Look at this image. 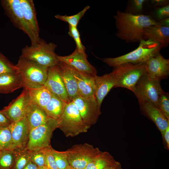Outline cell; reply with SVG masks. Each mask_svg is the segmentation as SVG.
Wrapping results in <instances>:
<instances>
[{"mask_svg":"<svg viewBox=\"0 0 169 169\" xmlns=\"http://www.w3.org/2000/svg\"><path fill=\"white\" fill-rule=\"evenodd\" d=\"M38 168L35 164L29 161L23 169H38Z\"/></svg>","mask_w":169,"mask_h":169,"instance_id":"obj_43","label":"cell"},{"mask_svg":"<svg viewBox=\"0 0 169 169\" xmlns=\"http://www.w3.org/2000/svg\"><path fill=\"white\" fill-rule=\"evenodd\" d=\"M146 2L145 0H132L130 1L124 12L134 15H141L143 12V6Z\"/></svg>","mask_w":169,"mask_h":169,"instance_id":"obj_34","label":"cell"},{"mask_svg":"<svg viewBox=\"0 0 169 169\" xmlns=\"http://www.w3.org/2000/svg\"><path fill=\"white\" fill-rule=\"evenodd\" d=\"M72 101L85 124L91 126L97 122L101 112L95 96L87 98L78 96Z\"/></svg>","mask_w":169,"mask_h":169,"instance_id":"obj_11","label":"cell"},{"mask_svg":"<svg viewBox=\"0 0 169 169\" xmlns=\"http://www.w3.org/2000/svg\"><path fill=\"white\" fill-rule=\"evenodd\" d=\"M31 100L44 109L50 100L52 93L44 86L35 89H28Z\"/></svg>","mask_w":169,"mask_h":169,"instance_id":"obj_27","label":"cell"},{"mask_svg":"<svg viewBox=\"0 0 169 169\" xmlns=\"http://www.w3.org/2000/svg\"><path fill=\"white\" fill-rule=\"evenodd\" d=\"M23 87L20 74H6L0 75V93H12Z\"/></svg>","mask_w":169,"mask_h":169,"instance_id":"obj_24","label":"cell"},{"mask_svg":"<svg viewBox=\"0 0 169 169\" xmlns=\"http://www.w3.org/2000/svg\"><path fill=\"white\" fill-rule=\"evenodd\" d=\"M29 160L38 167L45 166V156L43 149L29 151Z\"/></svg>","mask_w":169,"mask_h":169,"instance_id":"obj_36","label":"cell"},{"mask_svg":"<svg viewBox=\"0 0 169 169\" xmlns=\"http://www.w3.org/2000/svg\"><path fill=\"white\" fill-rule=\"evenodd\" d=\"M85 51H79L76 48L70 54L65 56L58 55V61L62 62L75 70L95 76L97 71L89 62Z\"/></svg>","mask_w":169,"mask_h":169,"instance_id":"obj_13","label":"cell"},{"mask_svg":"<svg viewBox=\"0 0 169 169\" xmlns=\"http://www.w3.org/2000/svg\"><path fill=\"white\" fill-rule=\"evenodd\" d=\"M0 146L3 150H14L12 135L8 127L0 128Z\"/></svg>","mask_w":169,"mask_h":169,"instance_id":"obj_31","label":"cell"},{"mask_svg":"<svg viewBox=\"0 0 169 169\" xmlns=\"http://www.w3.org/2000/svg\"><path fill=\"white\" fill-rule=\"evenodd\" d=\"M52 153L58 169H67L69 166L65 151H58L53 148Z\"/></svg>","mask_w":169,"mask_h":169,"instance_id":"obj_33","label":"cell"},{"mask_svg":"<svg viewBox=\"0 0 169 169\" xmlns=\"http://www.w3.org/2000/svg\"><path fill=\"white\" fill-rule=\"evenodd\" d=\"M38 169H49L46 166H44L41 167H39Z\"/></svg>","mask_w":169,"mask_h":169,"instance_id":"obj_46","label":"cell"},{"mask_svg":"<svg viewBox=\"0 0 169 169\" xmlns=\"http://www.w3.org/2000/svg\"><path fill=\"white\" fill-rule=\"evenodd\" d=\"M90 8V7L87 6L82 10L75 14L71 16L57 14L54 17L57 19L68 23L69 26L77 27L80 20Z\"/></svg>","mask_w":169,"mask_h":169,"instance_id":"obj_29","label":"cell"},{"mask_svg":"<svg viewBox=\"0 0 169 169\" xmlns=\"http://www.w3.org/2000/svg\"><path fill=\"white\" fill-rule=\"evenodd\" d=\"M52 149L51 146L43 149L45 156V166L49 169H58L53 154Z\"/></svg>","mask_w":169,"mask_h":169,"instance_id":"obj_38","label":"cell"},{"mask_svg":"<svg viewBox=\"0 0 169 169\" xmlns=\"http://www.w3.org/2000/svg\"><path fill=\"white\" fill-rule=\"evenodd\" d=\"M143 39L157 43L163 48L167 47L169 43V27L163 26L159 24L148 27L145 30Z\"/></svg>","mask_w":169,"mask_h":169,"instance_id":"obj_21","label":"cell"},{"mask_svg":"<svg viewBox=\"0 0 169 169\" xmlns=\"http://www.w3.org/2000/svg\"><path fill=\"white\" fill-rule=\"evenodd\" d=\"M12 122L0 111V128L8 127Z\"/></svg>","mask_w":169,"mask_h":169,"instance_id":"obj_40","label":"cell"},{"mask_svg":"<svg viewBox=\"0 0 169 169\" xmlns=\"http://www.w3.org/2000/svg\"><path fill=\"white\" fill-rule=\"evenodd\" d=\"M56 44L47 43L40 38L35 43L26 45L22 50L21 56L42 66L47 67L57 65L59 62L55 53Z\"/></svg>","mask_w":169,"mask_h":169,"instance_id":"obj_3","label":"cell"},{"mask_svg":"<svg viewBox=\"0 0 169 169\" xmlns=\"http://www.w3.org/2000/svg\"><path fill=\"white\" fill-rule=\"evenodd\" d=\"M150 2L152 7L156 8L169 4V2L167 0H152Z\"/></svg>","mask_w":169,"mask_h":169,"instance_id":"obj_41","label":"cell"},{"mask_svg":"<svg viewBox=\"0 0 169 169\" xmlns=\"http://www.w3.org/2000/svg\"><path fill=\"white\" fill-rule=\"evenodd\" d=\"M44 86L52 94L57 96L67 103L71 102L61 77L59 67L57 64L48 68L47 77Z\"/></svg>","mask_w":169,"mask_h":169,"instance_id":"obj_14","label":"cell"},{"mask_svg":"<svg viewBox=\"0 0 169 169\" xmlns=\"http://www.w3.org/2000/svg\"><path fill=\"white\" fill-rule=\"evenodd\" d=\"M57 120L58 128L66 137H73L86 132L90 127L84 122L72 101L67 104L63 112Z\"/></svg>","mask_w":169,"mask_h":169,"instance_id":"obj_6","label":"cell"},{"mask_svg":"<svg viewBox=\"0 0 169 169\" xmlns=\"http://www.w3.org/2000/svg\"><path fill=\"white\" fill-rule=\"evenodd\" d=\"M15 157L12 169H23L29 160V151L26 148L14 150Z\"/></svg>","mask_w":169,"mask_h":169,"instance_id":"obj_28","label":"cell"},{"mask_svg":"<svg viewBox=\"0 0 169 169\" xmlns=\"http://www.w3.org/2000/svg\"><path fill=\"white\" fill-rule=\"evenodd\" d=\"M139 104L141 111L155 124L163 138L166 130L169 126V120L151 102L144 101L139 102Z\"/></svg>","mask_w":169,"mask_h":169,"instance_id":"obj_17","label":"cell"},{"mask_svg":"<svg viewBox=\"0 0 169 169\" xmlns=\"http://www.w3.org/2000/svg\"><path fill=\"white\" fill-rule=\"evenodd\" d=\"M163 91L160 82L151 79L146 74L140 79L135 86L133 93L139 103L148 101L158 108L159 97Z\"/></svg>","mask_w":169,"mask_h":169,"instance_id":"obj_10","label":"cell"},{"mask_svg":"<svg viewBox=\"0 0 169 169\" xmlns=\"http://www.w3.org/2000/svg\"><path fill=\"white\" fill-rule=\"evenodd\" d=\"M105 169H123L121 163L119 162L114 165Z\"/></svg>","mask_w":169,"mask_h":169,"instance_id":"obj_45","label":"cell"},{"mask_svg":"<svg viewBox=\"0 0 169 169\" xmlns=\"http://www.w3.org/2000/svg\"><path fill=\"white\" fill-rule=\"evenodd\" d=\"M19 73V69L17 66L12 64L0 52V75Z\"/></svg>","mask_w":169,"mask_h":169,"instance_id":"obj_32","label":"cell"},{"mask_svg":"<svg viewBox=\"0 0 169 169\" xmlns=\"http://www.w3.org/2000/svg\"><path fill=\"white\" fill-rule=\"evenodd\" d=\"M14 157V150H2L0 152V169H12Z\"/></svg>","mask_w":169,"mask_h":169,"instance_id":"obj_30","label":"cell"},{"mask_svg":"<svg viewBox=\"0 0 169 169\" xmlns=\"http://www.w3.org/2000/svg\"><path fill=\"white\" fill-rule=\"evenodd\" d=\"M95 96L99 107L100 108L104 98L111 89L115 88V82L111 73L101 76L97 75L95 76Z\"/></svg>","mask_w":169,"mask_h":169,"instance_id":"obj_20","label":"cell"},{"mask_svg":"<svg viewBox=\"0 0 169 169\" xmlns=\"http://www.w3.org/2000/svg\"><path fill=\"white\" fill-rule=\"evenodd\" d=\"M158 22L161 26L169 27V18L162 19Z\"/></svg>","mask_w":169,"mask_h":169,"instance_id":"obj_44","label":"cell"},{"mask_svg":"<svg viewBox=\"0 0 169 169\" xmlns=\"http://www.w3.org/2000/svg\"><path fill=\"white\" fill-rule=\"evenodd\" d=\"M67 169H78L77 168H76L74 167H73L70 165L68 167Z\"/></svg>","mask_w":169,"mask_h":169,"instance_id":"obj_47","label":"cell"},{"mask_svg":"<svg viewBox=\"0 0 169 169\" xmlns=\"http://www.w3.org/2000/svg\"><path fill=\"white\" fill-rule=\"evenodd\" d=\"M158 109L166 118L169 120V94L163 91L159 95L158 100Z\"/></svg>","mask_w":169,"mask_h":169,"instance_id":"obj_35","label":"cell"},{"mask_svg":"<svg viewBox=\"0 0 169 169\" xmlns=\"http://www.w3.org/2000/svg\"><path fill=\"white\" fill-rule=\"evenodd\" d=\"M65 151L70 166L84 169L101 151L97 147L85 143L74 145Z\"/></svg>","mask_w":169,"mask_h":169,"instance_id":"obj_8","label":"cell"},{"mask_svg":"<svg viewBox=\"0 0 169 169\" xmlns=\"http://www.w3.org/2000/svg\"><path fill=\"white\" fill-rule=\"evenodd\" d=\"M1 4L6 14L13 25L23 31L30 38L31 44L35 43L39 39L25 21L19 0H3Z\"/></svg>","mask_w":169,"mask_h":169,"instance_id":"obj_9","label":"cell"},{"mask_svg":"<svg viewBox=\"0 0 169 169\" xmlns=\"http://www.w3.org/2000/svg\"><path fill=\"white\" fill-rule=\"evenodd\" d=\"M67 103L52 94L50 100L44 110L49 117L57 120L63 112Z\"/></svg>","mask_w":169,"mask_h":169,"instance_id":"obj_26","label":"cell"},{"mask_svg":"<svg viewBox=\"0 0 169 169\" xmlns=\"http://www.w3.org/2000/svg\"><path fill=\"white\" fill-rule=\"evenodd\" d=\"M31 100L28 89L24 88L21 94L0 111L12 122L17 121L25 117Z\"/></svg>","mask_w":169,"mask_h":169,"instance_id":"obj_12","label":"cell"},{"mask_svg":"<svg viewBox=\"0 0 169 169\" xmlns=\"http://www.w3.org/2000/svg\"><path fill=\"white\" fill-rule=\"evenodd\" d=\"M68 33L75 41L76 46V48L79 51H85V47L81 42L80 35L77 27L69 26Z\"/></svg>","mask_w":169,"mask_h":169,"instance_id":"obj_37","label":"cell"},{"mask_svg":"<svg viewBox=\"0 0 169 169\" xmlns=\"http://www.w3.org/2000/svg\"><path fill=\"white\" fill-rule=\"evenodd\" d=\"M113 68L110 73L115 81V88H125L133 92L140 79L147 73L146 62L125 64Z\"/></svg>","mask_w":169,"mask_h":169,"instance_id":"obj_4","label":"cell"},{"mask_svg":"<svg viewBox=\"0 0 169 169\" xmlns=\"http://www.w3.org/2000/svg\"><path fill=\"white\" fill-rule=\"evenodd\" d=\"M116 13L114 16L117 29L116 36L126 43L139 42L143 39L146 28L159 24L150 15H134L119 10Z\"/></svg>","mask_w":169,"mask_h":169,"instance_id":"obj_1","label":"cell"},{"mask_svg":"<svg viewBox=\"0 0 169 169\" xmlns=\"http://www.w3.org/2000/svg\"><path fill=\"white\" fill-rule=\"evenodd\" d=\"M8 127L12 135L14 150L25 148L30 131L25 117L12 122Z\"/></svg>","mask_w":169,"mask_h":169,"instance_id":"obj_16","label":"cell"},{"mask_svg":"<svg viewBox=\"0 0 169 169\" xmlns=\"http://www.w3.org/2000/svg\"><path fill=\"white\" fill-rule=\"evenodd\" d=\"M25 117L30 130L44 124L49 118L44 110L31 100L27 109Z\"/></svg>","mask_w":169,"mask_h":169,"instance_id":"obj_22","label":"cell"},{"mask_svg":"<svg viewBox=\"0 0 169 169\" xmlns=\"http://www.w3.org/2000/svg\"><path fill=\"white\" fill-rule=\"evenodd\" d=\"M3 150V149L2 148V147H1V146H0V152L1 151H2V150Z\"/></svg>","mask_w":169,"mask_h":169,"instance_id":"obj_48","label":"cell"},{"mask_svg":"<svg viewBox=\"0 0 169 169\" xmlns=\"http://www.w3.org/2000/svg\"><path fill=\"white\" fill-rule=\"evenodd\" d=\"M155 9L154 15L156 19L158 21V22L169 18V4Z\"/></svg>","mask_w":169,"mask_h":169,"instance_id":"obj_39","label":"cell"},{"mask_svg":"<svg viewBox=\"0 0 169 169\" xmlns=\"http://www.w3.org/2000/svg\"><path fill=\"white\" fill-rule=\"evenodd\" d=\"M16 65L22 76L24 88L35 89L44 86L49 67L40 65L21 56Z\"/></svg>","mask_w":169,"mask_h":169,"instance_id":"obj_5","label":"cell"},{"mask_svg":"<svg viewBox=\"0 0 169 169\" xmlns=\"http://www.w3.org/2000/svg\"><path fill=\"white\" fill-rule=\"evenodd\" d=\"M71 68L77 82L79 96L85 98L94 96L95 76L79 71Z\"/></svg>","mask_w":169,"mask_h":169,"instance_id":"obj_18","label":"cell"},{"mask_svg":"<svg viewBox=\"0 0 169 169\" xmlns=\"http://www.w3.org/2000/svg\"><path fill=\"white\" fill-rule=\"evenodd\" d=\"M147 75L151 79L160 82L169 75V59L159 53L146 62Z\"/></svg>","mask_w":169,"mask_h":169,"instance_id":"obj_15","label":"cell"},{"mask_svg":"<svg viewBox=\"0 0 169 169\" xmlns=\"http://www.w3.org/2000/svg\"><path fill=\"white\" fill-rule=\"evenodd\" d=\"M57 120L49 117L44 124L30 131L26 148L28 151H36L50 146L53 133L58 128Z\"/></svg>","mask_w":169,"mask_h":169,"instance_id":"obj_7","label":"cell"},{"mask_svg":"<svg viewBox=\"0 0 169 169\" xmlns=\"http://www.w3.org/2000/svg\"><path fill=\"white\" fill-rule=\"evenodd\" d=\"M162 46L150 40L142 39L136 49L123 55L114 58L101 59V60L113 68L120 65L145 63L151 57L160 53Z\"/></svg>","mask_w":169,"mask_h":169,"instance_id":"obj_2","label":"cell"},{"mask_svg":"<svg viewBox=\"0 0 169 169\" xmlns=\"http://www.w3.org/2000/svg\"><path fill=\"white\" fill-rule=\"evenodd\" d=\"M61 77L66 89L69 98L72 101L79 96L76 80L71 68L65 64L59 61L58 64Z\"/></svg>","mask_w":169,"mask_h":169,"instance_id":"obj_19","label":"cell"},{"mask_svg":"<svg viewBox=\"0 0 169 169\" xmlns=\"http://www.w3.org/2000/svg\"><path fill=\"white\" fill-rule=\"evenodd\" d=\"M163 140L165 141L166 146L168 150L169 149V126L166 130Z\"/></svg>","mask_w":169,"mask_h":169,"instance_id":"obj_42","label":"cell"},{"mask_svg":"<svg viewBox=\"0 0 169 169\" xmlns=\"http://www.w3.org/2000/svg\"><path fill=\"white\" fill-rule=\"evenodd\" d=\"M116 161L107 151H101L84 169H105L116 164Z\"/></svg>","mask_w":169,"mask_h":169,"instance_id":"obj_25","label":"cell"},{"mask_svg":"<svg viewBox=\"0 0 169 169\" xmlns=\"http://www.w3.org/2000/svg\"><path fill=\"white\" fill-rule=\"evenodd\" d=\"M24 18L38 37H39V28L33 1L32 0H19Z\"/></svg>","mask_w":169,"mask_h":169,"instance_id":"obj_23","label":"cell"}]
</instances>
